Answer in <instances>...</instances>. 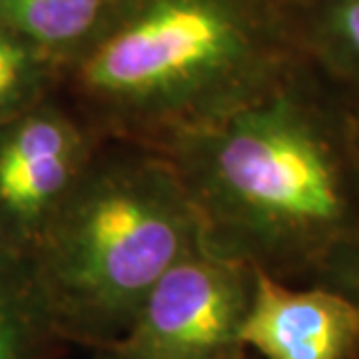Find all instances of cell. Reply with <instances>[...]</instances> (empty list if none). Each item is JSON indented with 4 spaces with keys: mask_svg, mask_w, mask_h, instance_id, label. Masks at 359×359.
Instances as JSON below:
<instances>
[{
    "mask_svg": "<svg viewBox=\"0 0 359 359\" xmlns=\"http://www.w3.org/2000/svg\"><path fill=\"white\" fill-rule=\"evenodd\" d=\"M190 198L202 248L311 278L359 230V154L349 102L308 66L282 88L160 150Z\"/></svg>",
    "mask_w": 359,
    "mask_h": 359,
    "instance_id": "6da1fadb",
    "label": "cell"
},
{
    "mask_svg": "<svg viewBox=\"0 0 359 359\" xmlns=\"http://www.w3.org/2000/svg\"><path fill=\"white\" fill-rule=\"evenodd\" d=\"M124 0H0V26L65 68L100 39ZM65 78V76H62Z\"/></svg>",
    "mask_w": 359,
    "mask_h": 359,
    "instance_id": "52a82bcc",
    "label": "cell"
},
{
    "mask_svg": "<svg viewBox=\"0 0 359 359\" xmlns=\"http://www.w3.org/2000/svg\"><path fill=\"white\" fill-rule=\"evenodd\" d=\"M252 292L254 268L200 245L158 280L112 349L120 359H244Z\"/></svg>",
    "mask_w": 359,
    "mask_h": 359,
    "instance_id": "277c9868",
    "label": "cell"
},
{
    "mask_svg": "<svg viewBox=\"0 0 359 359\" xmlns=\"http://www.w3.org/2000/svg\"><path fill=\"white\" fill-rule=\"evenodd\" d=\"M311 282L344 295L359 311V230L341 240L321 259Z\"/></svg>",
    "mask_w": 359,
    "mask_h": 359,
    "instance_id": "8fae6325",
    "label": "cell"
},
{
    "mask_svg": "<svg viewBox=\"0 0 359 359\" xmlns=\"http://www.w3.org/2000/svg\"><path fill=\"white\" fill-rule=\"evenodd\" d=\"M62 76L52 56L0 26V124L52 98Z\"/></svg>",
    "mask_w": 359,
    "mask_h": 359,
    "instance_id": "30bf717a",
    "label": "cell"
},
{
    "mask_svg": "<svg viewBox=\"0 0 359 359\" xmlns=\"http://www.w3.org/2000/svg\"><path fill=\"white\" fill-rule=\"evenodd\" d=\"M299 28L309 65L359 94V0H302Z\"/></svg>",
    "mask_w": 359,
    "mask_h": 359,
    "instance_id": "9c48e42d",
    "label": "cell"
},
{
    "mask_svg": "<svg viewBox=\"0 0 359 359\" xmlns=\"http://www.w3.org/2000/svg\"><path fill=\"white\" fill-rule=\"evenodd\" d=\"M200 245L166 156L102 140L28 259L60 337L106 349L126 335L158 280Z\"/></svg>",
    "mask_w": 359,
    "mask_h": 359,
    "instance_id": "3957f363",
    "label": "cell"
},
{
    "mask_svg": "<svg viewBox=\"0 0 359 359\" xmlns=\"http://www.w3.org/2000/svg\"><path fill=\"white\" fill-rule=\"evenodd\" d=\"M240 344L264 359H359V311L327 287H294L254 268Z\"/></svg>",
    "mask_w": 359,
    "mask_h": 359,
    "instance_id": "8992f818",
    "label": "cell"
},
{
    "mask_svg": "<svg viewBox=\"0 0 359 359\" xmlns=\"http://www.w3.org/2000/svg\"><path fill=\"white\" fill-rule=\"evenodd\" d=\"M244 359H245V358H244Z\"/></svg>",
    "mask_w": 359,
    "mask_h": 359,
    "instance_id": "5bb4252c",
    "label": "cell"
},
{
    "mask_svg": "<svg viewBox=\"0 0 359 359\" xmlns=\"http://www.w3.org/2000/svg\"><path fill=\"white\" fill-rule=\"evenodd\" d=\"M62 341L28 256L0 244V359H48Z\"/></svg>",
    "mask_w": 359,
    "mask_h": 359,
    "instance_id": "ba28073f",
    "label": "cell"
},
{
    "mask_svg": "<svg viewBox=\"0 0 359 359\" xmlns=\"http://www.w3.org/2000/svg\"><path fill=\"white\" fill-rule=\"evenodd\" d=\"M100 142L52 98L0 124V244L34 250Z\"/></svg>",
    "mask_w": 359,
    "mask_h": 359,
    "instance_id": "5b68a950",
    "label": "cell"
},
{
    "mask_svg": "<svg viewBox=\"0 0 359 359\" xmlns=\"http://www.w3.org/2000/svg\"><path fill=\"white\" fill-rule=\"evenodd\" d=\"M92 359H120L116 355V351L112 347H106V349H98V353Z\"/></svg>",
    "mask_w": 359,
    "mask_h": 359,
    "instance_id": "4fadbf2b",
    "label": "cell"
},
{
    "mask_svg": "<svg viewBox=\"0 0 359 359\" xmlns=\"http://www.w3.org/2000/svg\"><path fill=\"white\" fill-rule=\"evenodd\" d=\"M302 0H124L62 84L110 142L164 150L282 88L309 60Z\"/></svg>",
    "mask_w": 359,
    "mask_h": 359,
    "instance_id": "7a4b0ae2",
    "label": "cell"
},
{
    "mask_svg": "<svg viewBox=\"0 0 359 359\" xmlns=\"http://www.w3.org/2000/svg\"><path fill=\"white\" fill-rule=\"evenodd\" d=\"M349 122H351V134L359 154V94H353V100L349 102Z\"/></svg>",
    "mask_w": 359,
    "mask_h": 359,
    "instance_id": "7c38bea8",
    "label": "cell"
}]
</instances>
